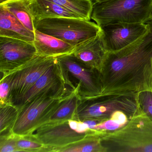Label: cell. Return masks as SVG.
Masks as SVG:
<instances>
[{"instance_id":"cell-1","label":"cell","mask_w":152,"mask_h":152,"mask_svg":"<svg viewBox=\"0 0 152 152\" xmlns=\"http://www.w3.org/2000/svg\"><path fill=\"white\" fill-rule=\"evenodd\" d=\"M144 35L128 47L107 52L100 69L102 94L152 91V21Z\"/></svg>"},{"instance_id":"cell-2","label":"cell","mask_w":152,"mask_h":152,"mask_svg":"<svg viewBox=\"0 0 152 152\" xmlns=\"http://www.w3.org/2000/svg\"><path fill=\"white\" fill-rule=\"evenodd\" d=\"M97 133L107 152H152V121L142 113L117 130Z\"/></svg>"},{"instance_id":"cell-3","label":"cell","mask_w":152,"mask_h":152,"mask_svg":"<svg viewBox=\"0 0 152 152\" xmlns=\"http://www.w3.org/2000/svg\"><path fill=\"white\" fill-rule=\"evenodd\" d=\"M116 111L127 114L130 118L140 113L136 93L101 94L91 97L81 98L75 120L104 121Z\"/></svg>"},{"instance_id":"cell-4","label":"cell","mask_w":152,"mask_h":152,"mask_svg":"<svg viewBox=\"0 0 152 152\" xmlns=\"http://www.w3.org/2000/svg\"><path fill=\"white\" fill-rule=\"evenodd\" d=\"M152 0H107L93 2L91 19L101 26L116 23L150 21Z\"/></svg>"},{"instance_id":"cell-5","label":"cell","mask_w":152,"mask_h":152,"mask_svg":"<svg viewBox=\"0 0 152 152\" xmlns=\"http://www.w3.org/2000/svg\"><path fill=\"white\" fill-rule=\"evenodd\" d=\"M68 95L46 91L35 97L18 110L12 133L18 136H27L34 133L38 128L48 122L58 104Z\"/></svg>"},{"instance_id":"cell-6","label":"cell","mask_w":152,"mask_h":152,"mask_svg":"<svg viewBox=\"0 0 152 152\" xmlns=\"http://www.w3.org/2000/svg\"><path fill=\"white\" fill-rule=\"evenodd\" d=\"M35 29L62 40L74 47L94 38L100 26L90 21L70 17L46 18L34 21Z\"/></svg>"},{"instance_id":"cell-7","label":"cell","mask_w":152,"mask_h":152,"mask_svg":"<svg viewBox=\"0 0 152 152\" xmlns=\"http://www.w3.org/2000/svg\"><path fill=\"white\" fill-rule=\"evenodd\" d=\"M95 132L84 122L73 120L48 123L38 128L34 136L51 152L84 138Z\"/></svg>"},{"instance_id":"cell-8","label":"cell","mask_w":152,"mask_h":152,"mask_svg":"<svg viewBox=\"0 0 152 152\" xmlns=\"http://www.w3.org/2000/svg\"><path fill=\"white\" fill-rule=\"evenodd\" d=\"M66 71L81 98L102 94L100 72L84 64L72 54L57 57Z\"/></svg>"},{"instance_id":"cell-9","label":"cell","mask_w":152,"mask_h":152,"mask_svg":"<svg viewBox=\"0 0 152 152\" xmlns=\"http://www.w3.org/2000/svg\"><path fill=\"white\" fill-rule=\"evenodd\" d=\"M75 91H77L76 88L57 58L56 62L42 75L32 87L26 93L16 99L12 104L19 110L35 97L46 91H55L69 95Z\"/></svg>"},{"instance_id":"cell-10","label":"cell","mask_w":152,"mask_h":152,"mask_svg":"<svg viewBox=\"0 0 152 152\" xmlns=\"http://www.w3.org/2000/svg\"><path fill=\"white\" fill-rule=\"evenodd\" d=\"M56 60L57 58L37 55L21 67L1 76L7 75L10 80L11 104L26 93Z\"/></svg>"},{"instance_id":"cell-11","label":"cell","mask_w":152,"mask_h":152,"mask_svg":"<svg viewBox=\"0 0 152 152\" xmlns=\"http://www.w3.org/2000/svg\"><path fill=\"white\" fill-rule=\"evenodd\" d=\"M107 52L121 50L138 39L149 29L148 23H116L100 26Z\"/></svg>"},{"instance_id":"cell-12","label":"cell","mask_w":152,"mask_h":152,"mask_svg":"<svg viewBox=\"0 0 152 152\" xmlns=\"http://www.w3.org/2000/svg\"><path fill=\"white\" fill-rule=\"evenodd\" d=\"M37 55L33 43L0 36L1 76L21 67Z\"/></svg>"},{"instance_id":"cell-13","label":"cell","mask_w":152,"mask_h":152,"mask_svg":"<svg viewBox=\"0 0 152 152\" xmlns=\"http://www.w3.org/2000/svg\"><path fill=\"white\" fill-rule=\"evenodd\" d=\"M107 53L100 30L94 38L75 46L72 54L83 64L100 72Z\"/></svg>"},{"instance_id":"cell-14","label":"cell","mask_w":152,"mask_h":152,"mask_svg":"<svg viewBox=\"0 0 152 152\" xmlns=\"http://www.w3.org/2000/svg\"><path fill=\"white\" fill-rule=\"evenodd\" d=\"M33 44L37 55L57 58L72 54L75 47L51 35L35 29Z\"/></svg>"},{"instance_id":"cell-15","label":"cell","mask_w":152,"mask_h":152,"mask_svg":"<svg viewBox=\"0 0 152 152\" xmlns=\"http://www.w3.org/2000/svg\"><path fill=\"white\" fill-rule=\"evenodd\" d=\"M0 36L33 43L34 32L28 30L3 5H0Z\"/></svg>"},{"instance_id":"cell-16","label":"cell","mask_w":152,"mask_h":152,"mask_svg":"<svg viewBox=\"0 0 152 152\" xmlns=\"http://www.w3.org/2000/svg\"><path fill=\"white\" fill-rule=\"evenodd\" d=\"M28 4L34 21L58 17L78 18L74 14L49 0H29Z\"/></svg>"},{"instance_id":"cell-17","label":"cell","mask_w":152,"mask_h":152,"mask_svg":"<svg viewBox=\"0 0 152 152\" xmlns=\"http://www.w3.org/2000/svg\"><path fill=\"white\" fill-rule=\"evenodd\" d=\"M80 99V96L77 91H75L65 97L58 104L48 123L64 121L75 119L77 107Z\"/></svg>"},{"instance_id":"cell-18","label":"cell","mask_w":152,"mask_h":152,"mask_svg":"<svg viewBox=\"0 0 152 152\" xmlns=\"http://www.w3.org/2000/svg\"><path fill=\"white\" fill-rule=\"evenodd\" d=\"M107 152L102 145L97 132L89 134L84 138L66 146L56 149L55 152Z\"/></svg>"},{"instance_id":"cell-19","label":"cell","mask_w":152,"mask_h":152,"mask_svg":"<svg viewBox=\"0 0 152 152\" xmlns=\"http://www.w3.org/2000/svg\"><path fill=\"white\" fill-rule=\"evenodd\" d=\"M29 0H10L3 5L28 30L34 32V19L29 9Z\"/></svg>"},{"instance_id":"cell-20","label":"cell","mask_w":152,"mask_h":152,"mask_svg":"<svg viewBox=\"0 0 152 152\" xmlns=\"http://www.w3.org/2000/svg\"><path fill=\"white\" fill-rule=\"evenodd\" d=\"M75 15L78 18L90 21L93 9L92 0H49Z\"/></svg>"},{"instance_id":"cell-21","label":"cell","mask_w":152,"mask_h":152,"mask_svg":"<svg viewBox=\"0 0 152 152\" xmlns=\"http://www.w3.org/2000/svg\"><path fill=\"white\" fill-rule=\"evenodd\" d=\"M18 108L11 104L0 105V136L12 133V129L18 116Z\"/></svg>"},{"instance_id":"cell-22","label":"cell","mask_w":152,"mask_h":152,"mask_svg":"<svg viewBox=\"0 0 152 152\" xmlns=\"http://www.w3.org/2000/svg\"><path fill=\"white\" fill-rule=\"evenodd\" d=\"M130 119V118L124 112L116 111L114 112L109 118L94 126L92 130L100 132L114 131L125 126Z\"/></svg>"},{"instance_id":"cell-23","label":"cell","mask_w":152,"mask_h":152,"mask_svg":"<svg viewBox=\"0 0 152 152\" xmlns=\"http://www.w3.org/2000/svg\"><path fill=\"white\" fill-rule=\"evenodd\" d=\"M16 145L19 152H51L50 148L39 141L33 134L16 135Z\"/></svg>"},{"instance_id":"cell-24","label":"cell","mask_w":152,"mask_h":152,"mask_svg":"<svg viewBox=\"0 0 152 152\" xmlns=\"http://www.w3.org/2000/svg\"><path fill=\"white\" fill-rule=\"evenodd\" d=\"M136 97L140 111L152 121V91L137 92Z\"/></svg>"},{"instance_id":"cell-25","label":"cell","mask_w":152,"mask_h":152,"mask_svg":"<svg viewBox=\"0 0 152 152\" xmlns=\"http://www.w3.org/2000/svg\"><path fill=\"white\" fill-rule=\"evenodd\" d=\"M0 152H19L16 145V135L12 133L0 136Z\"/></svg>"},{"instance_id":"cell-26","label":"cell","mask_w":152,"mask_h":152,"mask_svg":"<svg viewBox=\"0 0 152 152\" xmlns=\"http://www.w3.org/2000/svg\"><path fill=\"white\" fill-rule=\"evenodd\" d=\"M10 82L7 75L0 80V105L11 104L10 100Z\"/></svg>"},{"instance_id":"cell-27","label":"cell","mask_w":152,"mask_h":152,"mask_svg":"<svg viewBox=\"0 0 152 152\" xmlns=\"http://www.w3.org/2000/svg\"><path fill=\"white\" fill-rule=\"evenodd\" d=\"M10 1V0H0V5L1 4H4L5 2H7V1Z\"/></svg>"},{"instance_id":"cell-28","label":"cell","mask_w":152,"mask_h":152,"mask_svg":"<svg viewBox=\"0 0 152 152\" xmlns=\"http://www.w3.org/2000/svg\"><path fill=\"white\" fill-rule=\"evenodd\" d=\"M107 0H94V1H97V2H100V1H105Z\"/></svg>"},{"instance_id":"cell-29","label":"cell","mask_w":152,"mask_h":152,"mask_svg":"<svg viewBox=\"0 0 152 152\" xmlns=\"http://www.w3.org/2000/svg\"><path fill=\"white\" fill-rule=\"evenodd\" d=\"M150 21H152V11H151V16H150Z\"/></svg>"},{"instance_id":"cell-30","label":"cell","mask_w":152,"mask_h":152,"mask_svg":"<svg viewBox=\"0 0 152 152\" xmlns=\"http://www.w3.org/2000/svg\"><path fill=\"white\" fill-rule=\"evenodd\" d=\"M92 1H94V0H92Z\"/></svg>"}]
</instances>
